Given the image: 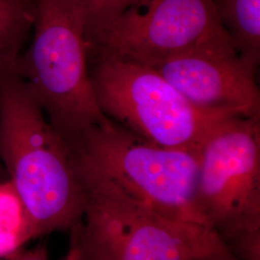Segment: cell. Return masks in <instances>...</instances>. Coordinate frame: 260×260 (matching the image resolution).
<instances>
[{"label": "cell", "mask_w": 260, "mask_h": 260, "mask_svg": "<svg viewBox=\"0 0 260 260\" xmlns=\"http://www.w3.org/2000/svg\"><path fill=\"white\" fill-rule=\"evenodd\" d=\"M0 160L34 238L75 230L84 196L70 149L14 66L0 69Z\"/></svg>", "instance_id": "cell-1"}, {"label": "cell", "mask_w": 260, "mask_h": 260, "mask_svg": "<svg viewBox=\"0 0 260 260\" xmlns=\"http://www.w3.org/2000/svg\"><path fill=\"white\" fill-rule=\"evenodd\" d=\"M74 166L84 196L81 220L71 232L78 260H237L211 230L167 219Z\"/></svg>", "instance_id": "cell-2"}, {"label": "cell", "mask_w": 260, "mask_h": 260, "mask_svg": "<svg viewBox=\"0 0 260 260\" xmlns=\"http://www.w3.org/2000/svg\"><path fill=\"white\" fill-rule=\"evenodd\" d=\"M65 142L75 165L167 219L209 229L197 205L200 151L159 147L109 119Z\"/></svg>", "instance_id": "cell-3"}, {"label": "cell", "mask_w": 260, "mask_h": 260, "mask_svg": "<svg viewBox=\"0 0 260 260\" xmlns=\"http://www.w3.org/2000/svg\"><path fill=\"white\" fill-rule=\"evenodd\" d=\"M33 39L14 69L65 140L108 118L93 93L89 45L78 0H36Z\"/></svg>", "instance_id": "cell-4"}, {"label": "cell", "mask_w": 260, "mask_h": 260, "mask_svg": "<svg viewBox=\"0 0 260 260\" xmlns=\"http://www.w3.org/2000/svg\"><path fill=\"white\" fill-rule=\"evenodd\" d=\"M89 61L103 115L159 147L200 151L218 125L238 117L197 106L149 66L111 56Z\"/></svg>", "instance_id": "cell-5"}, {"label": "cell", "mask_w": 260, "mask_h": 260, "mask_svg": "<svg viewBox=\"0 0 260 260\" xmlns=\"http://www.w3.org/2000/svg\"><path fill=\"white\" fill-rule=\"evenodd\" d=\"M259 120L223 121L199 153V211L237 260H260Z\"/></svg>", "instance_id": "cell-6"}, {"label": "cell", "mask_w": 260, "mask_h": 260, "mask_svg": "<svg viewBox=\"0 0 260 260\" xmlns=\"http://www.w3.org/2000/svg\"><path fill=\"white\" fill-rule=\"evenodd\" d=\"M88 45L89 57L144 65L196 50L236 48L214 0H138L93 31Z\"/></svg>", "instance_id": "cell-7"}, {"label": "cell", "mask_w": 260, "mask_h": 260, "mask_svg": "<svg viewBox=\"0 0 260 260\" xmlns=\"http://www.w3.org/2000/svg\"><path fill=\"white\" fill-rule=\"evenodd\" d=\"M147 66L201 108L260 118L258 66L234 47L185 52Z\"/></svg>", "instance_id": "cell-8"}, {"label": "cell", "mask_w": 260, "mask_h": 260, "mask_svg": "<svg viewBox=\"0 0 260 260\" xmlns=\"http://www.w3.org/2000/svg\"><path fill=\"white\" fill-rule=\"evenodd\" d=\"M217 13L240 55L260 60V0H214Z\"/></svg>", "instance_id": "cell-9"}, {"label": "cell", "mask_w": 260, "mask_h": 260, "mask_svg": "<svg viewBox=\"0 0 260 260\" xmlns=\"http://www.w3.org/2000/svg\"><path fill=\"white\" fill-rule=\"evenodd\" d=\"M30 0H0V69L14 65L33 27L35 7Z\"/></svg>", "instance_id": "cell-10"}, {"label": "cell", "mask_w": 260, "mask_h": 260, "mask_svg": "<svg viewBox=\"0 0 260 260\" xmlns=\"http://www.w3.org/2000/svg\"><path fill=\"white\" fill-rule=\"evenodd\" d=\"M32 239L27 215L7 178L0 182V257H9Z\"/></svg>", "instance_id": "cell-11"}, {"label": "cell", "mask_w": 260, "mask_h": 260, "mask_svg": "<svg viewBox=\"0 0 260 260\" xmlns=\"http://www.w3.org/2000/svg\"><path fill=\"white\" fill-rule=\"evenodd\" d=\"M137 0H78L83 12L87 38L103 23Z\"/></svg>", "instance_id": "cell-12"}, {"label": "cell", "mask_w": 260, "mask_h": 260, "mask_svg": "<svg viewBox=\"0 0 260 260\" xmlns=\"http://www.w3.org/2000/svg\"><path fill=\"white\" fill-rule=\"evenodd\" d=\"M7 260H49L47 247L40 245L30 250H19L15 252Z\"/></svg>", "instance_id": "cell-13"}, {"label": "cell", "mask_w": 260, "mask_h": 260, "mask_svg": "<svg viewBox=\"0 0 260 260\" xmlns=\"http://www.w3.org/2000/svg\"><path fill=\"white\" fill-rule=\"evenodd\" d=\"M66 260H78V255L77 252L75 251V248L73 246H71L70 251L66 257Z\"/></svg>", "instance_id": "cell-14"}, {"label": "cell", "mask_w": 260, "mask_h": 260, "mask_svg": "<svg viewBox=\"0 0 260 260\" xmlns=\"http://www.w3.org/2000/svg\"><path fill=\"white\" fill-rule=\"evenodd\" d=\"M1 166H2V165L0 164V182H1V181H3V180H5V179H7V178H5V177H4V170L2 169Z\"/></svg>", "instance_id": "cell-15"}, {"label": "cell", "mask_w": 260, "mask_h": 260, "mask_svg": "<svg viewBox=\"0 0 260 260\" xmlns=\"http://www.w3.org/2000/svg\"><path fill=\"white\" fill-rule=\"evenodd\" d=\"M30 1H32V0H30Z\"/></svg>", "instance_id": "cell-16"}, {"label": "cell", "mask_w": 260, "mask_h": 260, "mask_svg": "<svg viewBox=\"0 0 260 260\" xmlns=\"http://www.w3.org/2000/svg\"><path fill=\"white\" fill-rule=\"evenodd\" d=\"M137 1H138V0H137Z\"/></svg>", "instance_id": "cell-17"}]
</instances>
